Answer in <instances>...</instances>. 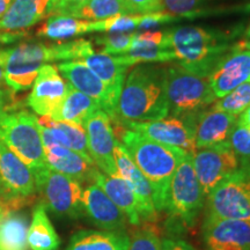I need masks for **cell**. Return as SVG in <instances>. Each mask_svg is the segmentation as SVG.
Here are the masks:
<instances>
[{
	"label": "cell",
	"instance_id": "36",
	"mask_svg": "<svg viewBox=\"0 0 250 250\" xmlns=\"http://www.w3.org/2000/svg\"><path fill=\"white\" fill-rule=\"evenodd\" d=\"M211 0H162L164 12L176 17L195 15L197 9Z\"/></svg>",
	"mask_w": 250,
	"mask_h": 250
},
{
	"label": "cell",
	"instance_id": "10",
	"mask_svg": "<svg viewBox=\"0 0 250 250\" xmlns=\"http://www.w3.org/2000/svg\"><path fill=\"white\" fill-rule=\"evenodd\" d=\"M58 71L72 87L89 96L101 105L110 117L117 122V103L120 94L111 90L96 76L83 61H66L58 64Z\"/></svg>",
	"mask_w": 250,
	"mask_h": 250
},
{
	"label": "cell",
	"instance_id": "22",
	"mask_svg": "<svg viewBox=\"0 0 250 250\" xmlns=\"http://www.w3.org/2000/svg\"><path fill=\"white\" fill-rule=\"evenodd\" d=\"M85 64L94 73L117 94L122 92L127 68L138 64L132 57L127 55L112 56L107 54H95L87 56L83 59Z\"/></svg>",
	"mask_w": 250,
	"mask_h": 250
},
{
	"label": "cell",
	"instance_id": "39",
	"mask_svg": "<svg viewBox=\"0 0 250 250\" xmlns=\"http://www.w3.org/2000/svg\"><path fill=\"white\" fill-rule=\"evenodd\" d=\"M88 0H55L50 2L48 7V15H70L74 9L86 4Z\"/></svg>",
	"mask_w": 250,
	"mask_h": 250
},
{
	"label": "cell",
	"instance_id": "47",
	"mask_svg": "<svg viewBox=\"0 0 250 250\" xmlns=\"http://www.w3.org/2000/svg\"><path fill=\"white\" fill-rule=\"evenodd\" d=\"M52 1H55V0H50V2H52ZM50 2H49V4H50Z\"/></svg>",
	"mask_w": 250,
	"mask_h": 250
},
{
	"label": "cell",
	"instance_id": "6",
	"mask_svg": "<svg viewBox=\"0 0 250 250\" xmlns=\"http://www.w3.org/2000/svg\"><path fill=\"white\" fill-rule=\"evenodd\" d=\"M206 198V215L250 221V161L240 160V167L221 181Z\"/></svg>",
	"mask_w": 250,
	"mask_h": 250
},
{
	"label": "cell",
	"instance_id": "42",
	"mask_svg": "<svg viewBox=\"0 0 250 250\" xmlns=\"http://www.w3.org/2000/svg\"><path fill=\"white\" fill-rule=\"evenodd\" d=\"M5 49H0V87H1L2 83H5Z\"/></svg>",
	"mask_w": 250,
	"mask_h": 250
},
{
	"label": "cell",
	"instance_id": "28",
	"mask_svg": "<svg viewBox=\"0 0 250 250\" xmlns=\"http://www.w3.org/2000/svg\"><path fill=\"white\" fill-rule=\"evenodd\" d=\"M29 221L24 212L11 210L0 219V250H26Z\"/></svg>",
	"mask_w": 250,
	"mask_h": 250
},
{
	"label": "cell",
	"instance_id": "27",
	"mask_svg": "<svg viewBox=\"0 0 250 250\" xmlns=\"http://www.w3.org/2000/svg\"><path fill=\"white\" fill-rule=\"evenodd\" d=\"M27 243L31 250H58L61 239L46 213L43 203L35 206L27 234Z\"/></svg>",
	"mask_w": 250,
	"mask_h": 250
},
{
	"label": "cell",
	"instance_id": "30",
	"mask_svg": "<svg viewBox=\"0 0 250 250\" xmlns=\"http://www.w3.org/2000/svg\"><path fill=\"white\" fill-rule=\"evenodd\" d=\"M116 15H129L122 0H88L68 17L87 21H101Z\"/></svg>",
	"mask_w": 250,
	"mask_h": 250
},
{
	"label": "cell",
	"instance_id": "3",
	"mask_svg": "<svg viewBox=\"0 0 250 250\" xmlns=\"http://www.w3.org/2000/svg\"><path fill=\"white\" fill-rule=\"evenodd\" d=\"M166 90L169 114L181 120L197 117L218 100L208 77L186 70L180 64L167 66Z\"/></svg>",
	"mask_w": 250,
	"mask_h": 250
},
{
	"label": "cell",
	"instance_id": "33",
	"mask_svg": "<svg viewBox=\"0 0 250 250\" xmlns=\"http://www.w3.org/2000/svg\"><path fill=\"white\" fill-rule=\"evenodd\" d=\"M134 35L136 34L125 33H112L110 35L98 37L95 42L103 46V54L120 56L125 55L130 51Z\"/></svg>",
	"mask_w": 250,
	"mask_h": 250
},
{
	"label": "cell",
	"instance_id": "31",
	"mask_svg": "<svg viewBox=\"0 0 250 250\" xmlns=\"http://www.w3.org/2000/svg\"><path fill=\"white\" fill-rule=\"evenodd\" d=\"M250 104V81L242 83L235 89L228 93L220 100H217L212 105L215 110L239 116Z\"/></svg>",
	"mask_w": 250,
	"mask_h": 250
},
{
	"label": "cell",
	"instance_id": "23",
	"mask_svg": "<svg viewBox=\"0 0 250 250\" xmlns=\"http://www.w3.org/2000/svg\"><path fill=\"white\" fill-rule=\"evenodd\" d=\"M228 37L229 36L227 33L214 29H205L199 27L173 28L164 31V42L161 49L177 50L217 45Z\"/></svg>",
	"mask_w": 250,
	"mask_h": 250
},
{
	"label": "cell",
	"instance_id": "14",
	"mask_svg": "<svg viewBox=\"0 0 250 250\" xmlns=\"http://www.w3.org/2000/svg\"><path fill=\"white\" fill-rule=\"evenodd\" d=\"M28 96L27 104L41 117H51L61 107L67 93V83L54 65L45 64L40 68Z\"/></svg>",
	"mask_w": 250,
	"mask_h": 250
},
{
	"label": "cell",
	"instance_id": "29",
	"mask_svg": "<svg viewBox=\"0 0 250 250\" xmlns=\"http://www.w3.org/2000/svg\"><path fill=\"white\" fill-rule=\"evenodd\" d=\"M92 21L67 17V15H49L46 22L37 30V36L50 40H65L92 33Z\"/></svg>",
	"mask_w": 250,
	"mask_h": 250
},
{
	"label": "cell",
	"instance_id": "32",
	"mask_svg": "<svg viewBox=\"0 0 250 250\" xmlns=\"http://www.w3.org/2000/svg\"><path fill=\"white\" fill-rule=\"evenodd\" d=\"M142 14L130 15H116L105 20L92 21L90 31H104V33H125L140 28Z\"/></svg>",
	"mask_w": 250,
	"mask_h": 250
},
{
	"label": "cell",
	"instance_id": "24",
	"mask_svg": "<svg viewBox=\"0 0 250 250\" xmlns=\"http://www.w3.org/2000/svg\"><path fill=\"white\" fill-rule=\"evenodd\" d=\"M50 0H13L0 18V31H15L33 27L48 15Z\"/></svg>",
	"mask_w": 250,
	"mask_h": 250
},
{
	"label": "cell",
	"instance_id": "25",
	"mask_svg": "<svg viewBox=\"0 0 250 250\" xmlns=\"http://www.w3.org/2000/svg\"><path fill=\"white\" fill-rule=\"evenodd\" d=\"M101 109L95 100L85 95L67 83V93L62 100L61 107L52 115L51 120L58 122H66L71 124H85L90 115Z\"/></svg>",
	"mask_w": 250,
	"mask_h": 250
},
{
	"label": "cell",
	"instance_id": "46",
	"mask_svg": "<svg viewBox=\"0 0 250 250\" xmlns=\"http://www.w3.org/2000/svg\"><path fill=\"white\" fill-rule=\"evenodd\" d=\"M0 192H4L5 193L4 189H2V187H1V183H0ZM5 195H6V193H5ZM11 198H12V197H11Z\"/></svg>",
	"mask_w": 250,
	"mask_h": 250
},
{
	"label": "cell",
	"instance_id": "5",
	"mask_svg": "<svg viewBox=\"0 0 250 250\" xmlns=\"http://www.w3.org/2000/svg\"><path fill=\"white\" fill-rule=\"evenodd\" d=\"M205 204V196L197 179L192 153H188L171 177L165 210L186 227L196 224Z\"/></svg>",
	"mask_w": 250,
	"mask_h": 250
},
{
	"label": "cell",
	"instance_id": "43",
	"mask_svg": "<svg viewBox=\"0 0 250 250\" xmlns=\"http://www.w3.org/2000/svg\"><path fill=\"white\" fill-rule=\"evenodd\" d=\"M6 108H5V94L2 90H0V123H1L2 118H4L6 114Z\"/></svg>",
	"mask_w": 250,
	"mask_h": 250
},
{
	"label": "cell",
	"instance_id": "37",
	"mask_svg": "<svg viewBox=\"0 0 250 250\" xmlns=\"http://www.w3.org/2000/svg\"><path fill=\"white\" fill-rule=\"evenodd\" d=\"M164 42V31H146L136 34L130 51L144 49H161Z\"/></svg>",
	"mask_w": 250,
	"mask_h": 250
},
{
	"label": "cell",
	"instance_id": "7",
	"mask_svg": "<svg viewBox=\"0 0 250 250\" xmlns=\"http://www.w3.org/2000/svg\"><path fill=\"white\" fill-rule=\"evenodd\" d=\"M5 83L14 92L29 89L43 65L61 61L57 44L26 43L5 49Z\"/></svg>",
	"mask_w": 250,
	"mask_h": 250
},
{
	"label": "cell",
	"instance_id": "41",
	"mask_svg": "<svg viewBox=\"0 0 250 250\" xmlns=\"http://www.w3.org/2000/svg\"><path fill=\"white\" fill-rule=\"evenodd\" d=\"M237 124L250 130V104L247 107L246 110L240 115V117L237 118Z\"/></svg>",
	"mask_w": 250,
	"mask_h": 250
},
{
	"label": "cell",
	"instance_id": "38",
	"mask_svg": "<svg viewBox=\"0 0 250 250\" xmlns=\"http://www.w3.org/2000/svg\"><path fill=\"white\" fill-rule=\"evenodd\" d=\"M127 14H147L162 12V0H122Z\"/></svg>",
	"mask_w": 250,
	"mask_h": 250
},
{
	"label": "cell",
	"instance_id": "2",
	"mask_svg": "<svg viewBox=\"0 0 250 250\" xmlns=\"http://www.w3.org/2000/svg\"><path fill=\"white\" fill-rule=\"evenodd\" d=\"M118 142L129 152L134 164L145 175L153 189L156 212L166 208L171 177L188 152L149 139L127 127H116Z\"/></svg>",
	"mask_w": 250,
	"mask_h": 250
},
{
	"label": "cell",
	"instance_id": "15",
	"mask_svg": "<svg viewBox=\"0 0 250 250\" xmlns=\"http://www.w3.org/2000/svg\"><path fill=\"white\" fill-rule=\"evenodd\" d=\"M0 183L12 198L29 199L36 192L33 171L4 143L0 142Z\"/></svg>",
	"mask_w": 250,
	"mask_h": 250
},
{
	"label": "cell",
	"instance_id": "16",
	"mask_svg": "<svg viewBox=\"0 0 250 250\" xmlns=\"http://www.w3.org/2000/svg\"><path fill=\"white\" fill-rule=\"evenodd\" d=\"M114 158L116 162L118 175L127 183L134 192L142 208L143 220H153L156 218V210L153 201V189L132 158L124 147L123 144L116 139L114 148Z\"/></svg>",
	"mask_w": 250,
	"mask_h": 250
},
{
	"label": "cell",
	"instance_id": "18",
	"mask_svg": "<svg viewBox=\"0 0 250 250\" xmlns=\"http://www.w3.org/2000/svg\"><path fill=\"white\" fill-rule=\"evenodd\" d=\"M83 208L93 224L107 232H123L126 217L98 184L92 183L83 192Z\"/></svg>",
	"mask_w": 250,
	"mask_h": 250
},
{
	"label": "cell",
	"instance_id": "20",
	"mask_svg": "<svg viewBox=\"0 0 250 250\" xmlns=\"http://www.w3.org/2000/svg\"><path fill=\"white\" fill-rule=\"evenodd\" d=\"M92 181L93 183L98 184L107 193L109 198L123 211L131 225L139 226L143 219L138 198L120 175L110 176L95 168L92 175Z\"/></svg>",
	"mask_w": 250,
	"mask_h": 250
},
{
	"label": "cell",
	"instance_id": "8",
	"mask_svg": "<svg viewBox=\"0 0 250 250\" xmlns=\"http://www.w3.org/2000/svg\"><path fill=\"white\" fill-rule=\"evenodd\" d=\"M34 177L36 190L42 193L45 208L52 213L62 217H80L83 212V190L79 181L48 167Z\"/></svg>",
	"mask_w": 250,
	"mask_h": 250
},
{
	"label": "cell",
	"instance_id": "45",
	"mask_svg": "<svg viewBox=\"0 0 250 250\" xmlns=\"http://www.w3.org/2000/svg\"><path fill=\"white\" fill-rule=\"evenodd\" d=\"M5 212H7V210H2V208H0V219H1L2 215H4Z\"/></svg>",
	"mask_w": 250,
	"mask_h": 250
},
{
	"label": "cell",
	"instance_id": "26",
	"mask_svg": "<svg viewBox=\"0 0 250 250\" xmlns=\"http://www.w3.org/2000/svg\"><path fill=\"white\" fill-rule=\"evenodd\" d=\"M130 239L124 232L80 230L71 237L65 250H127Z\"/></svg>",
	"mask_w": 250,
	"mask_h": 250
},
{
	"label": "cell",
	"instance_id": "40",
	"mask_svg": "<svg viewBox=\"0 0 250 250\" xmlns=\"http://www.w3.org/2000/svg\"><path fill=\"white\" fill-rule=\"evenodd\" d=\"M161 248L162 250H196L190 243L179 239H164Z\"/></svg>",
	"mask_w": 250,
	"mask_h": 250
},
{
	"label": "cell",
	"instance_id": "13",
	"mask_svg": "<svg viewBox=\"0 0 250 250\" xmlns=\"http://www.w3.org/2000/svg\"><path fill=\"white\" fill-rule=\"evenodd\" d=\"M123 125L149 139L181 148L188 153H193L197 149L193 133L195 125L181 118L171 116L152 122H130Z\"/></svg>",
	"mask_w": 250,
	"mask_h": 250
},
{
	"label": "cell",
	"instance_id": "4",
	"mask_svg": "<svg viewBox=\"0 0 250 250\" xmlns=\"http://www.w3.org/2000/svg\"><path fill=\"white\" fill-rule=\"evenodd\" d=\"M0 142L30 168L34 176L48 167L35 115L24 110L6 112L0 123Z\"/></svg>",
	"mask_w": 250,
	"mask_h": 250
},
{
	"label": "cell",
	"instance_id": "44",
	"mask_svg": "<svg viewBox=\"0 0 250 250\" xmlns=\"http://www.w3.org/2000/svg\"><path fill=\"white\" fill-rule=\"evenodd\" d=\"M13 0H0V18L6 13Z\"/></svg>",
	"mask_w": 250,
	"mask_h": 250
},
{
	"label": "cell",
	"instance_id": "35",
	"mask_svg": "<svg viewBox=\"0 0 250 250\" xmlns=\"http://www.w3.org/2000/svg\"><path fill=\"white\" fill-rule=\"evenodd\" d=\"M228 143L240 160L250 161V130L236 124L229 134Z\"/></svg>",
	"mask_w": 250,
	"mask_h": 250
},
{
	"label": "cell",
	"instance_id": "19",
	"mask_svg": "<svg viewBox=\"0 0 250 250\" xmlns=\"http://www.w3.org/2000/svg\"><path fill=\"white\" fill-rule=\"evenodd\" d=\"M236 124L237 116L228 112L215 110L213 108L199 112L193 129L196 148L208 147L226 142Z\"/></svg>",
	"mask_w": 250,
	"mask_h": 250
},
{
	"label": "cell",
	"instance_id": "12",
	"mask_svg": "<svg viewBox=\"0 0 250 250\" xmlns=\"http://www.w3.org/2000/svg\"><path fill=\"white\" fill-rule=\"evenodd\" d=\"M202 237L205 250H250V221L206 215Z\"/></svg>",
	"mask_w": 250,
	"mask_h": 250
},
{
	"label": "cell",
	"instance_id": "9",
	"mask_svg": "<svg viewBox=\"0 0 250 250\" xmlns=\"http://www.w3.org/2000/svg\"><path fill=\"white\" fill-rule=\"evenodd\" d=\"M192 164L206 198L221 181L240 167V159L226 140L208 147L197 148L192 153Z\"/></svg>",
	"mask_w": 250,
	"mask_h": 250
},
{
	"label": "cell",
	"instance_id": "21",
	"mask_svg": "<svg viewBox=\"0 0 250 250\" xmlns=\"http://www.w3.org/2000/svg\"><path fill=\"white\" fill-rule=\"evenodd\" d=\"M44 158L50 169L70 176L79 182L92 181L95 165L86 160L79 153L61 145H49L44 147Z\"/></svg>",
	"mask_w": 250,
	"mask_h": 250
},
{
	"label": "cell",
	"instance_id": "11",
	"mask_svg": "<svg viewBox=\"0 0 250 250\" xmlns=\"http://www.w3.org/2000/svg\"><path fill=\"white\" fill-rule=\"evenodd\" d=\"M87 136V145L90 158L102 173L116 176L118 170L114 158L116 143L111 120L108 114L99 109L87 118L83 124Z\"/></svg>",
	"mask_w": 250,
	"mask_h": 250
},
{
	"label": "cell",
	"instance_id": "1",
	"mask_svg": "<svg viewBox=\"0 0 250 250\" xmlns=\"http://www.w3.org/2000/svg\"><path fill=\"white\" fill-rule=\"evenodd\" d=\"M125 77L117 103V122H152L169 115L167 66L139 62Z\"/></svg>",
	"mask_w": 250,
	"mask_h": 250
},
{
	"label": "cell",
	"instance_id": "17",
	"mask_svg": "<svg viewBox=\"0 0 250 250\" xmlns=\"http://www.w3.org/2000/svg\"><path fill=\"white\" fill-rule=\"evenodd\" d=\"M208 79L217 99L250 81V50H237L232 46V52L224 56Z\"/></svg>",
	"mask_w": 250,
	"mask_h": 250
},
{
	"label": "cell",
	"instance_id": "34",
	"mask_svg": "<svg viewBox=\"0 0 250 250\" xmlns=\"http://www.w3.org/2000/svg\"><path fill=\"white\" fill-rule=\"evenodd\" d=\"M130 243L127 250H162L161 241L155 228L144 226L136 229L129 236Z\"/></svg>",
	"mask_w": 250,
	"mask_h": 250
}]
</instances>
